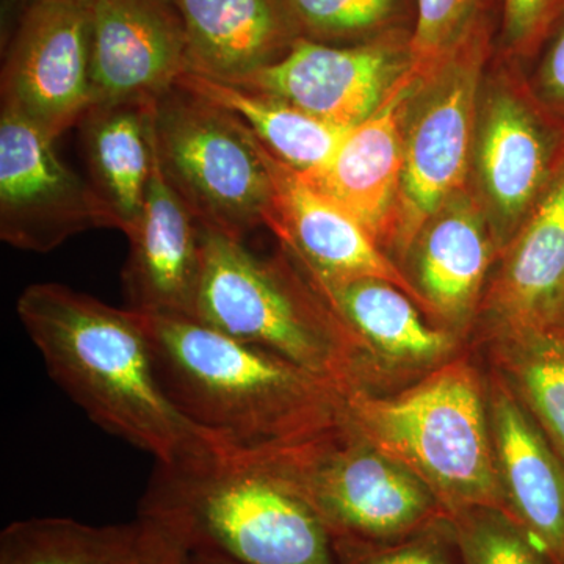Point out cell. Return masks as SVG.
Wrapping results in <instances>:
<instances>
[{"mask_svg": "<svg viewBox=\"0 0 564 564\" xmlns=\"http://www.w3.org/2000/svg\"><path fill=\"white\" fill-rule=\"evenodd\" d=\"M17 313L52 380L104 432L154 456L155 464L217 444L163 392L143 314L55 282L24 289Z\"/></svg>", "mask_w": 564, "mask_h": 564, "instance_id": "6da1fadb", "label": "cell"}, {"mask_svg": "<svg viewBox=\"0 0 564 564\" xmlns=\"http://www.w3.org/2000/svg\"><path fill=\"white\" fill-rule=\"evenodd\" d=\"M165 395L193 429L234 452L284 447L343 419L337 386L196 318L143 314Z\"/></svg>", "mask_w": 564, "mask_h": 564, "instance_id": "7a4b0ae2", "label": "cell"}, {"mask_svg": "<svg viewBox=\"0 0 564 564\" xmlns=\"http://www.w3.org/2000/svg\"><path fill=\"white\" fill-rule=\"evenodd\" d=\"M139 516L243 564H336L332 533L284 478L218 444L155 464Z\"/></svg>", "mask_w": 564, "mask_h": 564, "instance_id": "3957f363", "label": "cell"}, {"mask_svg": "<svg viewBox=\"0 0 564 564\" xmlns=\"http://www.w3.org/2000/svg\"><path fill=\"white\" fill-rule=\"evenodd\" d=\"M343 395L345 422L417 475L447 516L480 507L505 511L486 389L473 366L444 364L393 397L364 386Z\"/></svg>", "mask_w": 564, "mask_h": 564, "instance_id": "277c9868", "label": "cell"}, {"mask_svg": "<svg viewBox=\"0 0 564 564\" xmlns=\"http://www.w3.org/2000/svg\"><path fill=\"white\" fill-rule=\"evenodd\" d=\"M202 229L196 321L273 352L343 392L362 386V345L288 252L261 258L243 242Z\"/></svg>", "mask_w": 564, "mask_h": 564, "instance_id": "5b68a950", "label": "cell"}, {"mask_svg": "<svg viewBox=\"0 0 564 564\" xmlns=\"http://www.w3.org/2000/svg\"><path fill=\"white\" fill-rule=\"evenodd\" d=\"M247 455L310 503L334 543H393L448 518L417 475L364 440L344 415L299 443Z\"/></svg>", "mask_w": 564, "mask_h": 564, "instance_id": "8992f818", "label": "cell"}, {"mask_svg": "<svg viewBox=\"0 0 564 564\" xmlns=\"http://www.w3.org/2000/svg\"><path fill=\"white\" fill-rule=\"evenodd\" d=\"M152 128L163 176L202 228L243 242L267 225L272 181L239 118L173 87L155 99Z\"/></svg>", "mask_w": 564, "mask_h": 564, "instance_id": "52a82bcc", "label": "cell"}, {"mask_svg": "<svg viewBox=\"0 0 564 564\" xmlns=\"http://www.w3.org/2000/svg\"><path fill=\"white\" fill-rule=\"evenodd\" d=\"M492 50L494 28L485 29L415 74L403 115V176L391 248L399 265L422 226L469 187L478 104Z\"/></svg>", "mask_w": 564, "mask_h": 564, "instance_id": "ba28073f", "label": "cell"}, {"mask_svg": "<svg viewBox=\"0 0 564 564\" xmlns=\"http://www.w3.org/2000/svg\"><path fill=\"white\" fill-rule=\"evenodd\" d=\"M554 143L510 69L485 77L469 187L491 228L499 258L540 202L556 166Z\"/></svg>", "mask_w": 564, "mask_h": 564, "instance_id": "9c48e42d", "label": "cell"}, {"mask_svg": "<svg viewBox=\"0 0 564 564\" xmlns=\"http://www.w3.org/2000/svg\"><path fill=\"white\" fill-rule=\"evenodd\" d=\"M90 6L44 0L22 7L2 68V110L57 141L93 106Z\"/></svg>", "mask_w": 564, "mask_h": 564, "instance_id": "30bf717a", "label": "cell"}, {"mask_svg": "<svg viewBox=\"0 0 564 564\" xmlns=\"http://www.w3.org/2000/svg\"><path fill=\"white\" fill-rule=\"evenodd\" d=\"M118 229L90 182L58 159L54 141L10 111L0 113V239L50 252L76 234Z\"/></svg>", "mask_w": 564, "mask_h": 564, "instance_id": "8fae6325", "label": "cell"}, {"mask_svg": "<svg viewBox=\"0 0 564 564\" xmlns=\"http://www.w3.org/2000/svg\"><path fill=\"white\" fill-rule=\"evenodd\" d=\"M410 36L400 32L347 46L300 39L281 61L236 85L276 96L337 128H356L411 69Z\"/></svg>", "mask_w": 564, "mask_h": 564, "instance_id": "7c38bea8", "label": "cell"}, {"mask_svg": "<svg viewBox=\"0 0 564 564\" xmlns=\"http://www.w3.org/2000/svg\"><path fill=\"white\" fill-rule=\"evenodd\" d=\"M252 140L272 181V207L265 226L307 278H380L399 285L423 310L413 282L361 223L311 187L254 135Z\"/></svg>", "mask_w": 564, "mask_h": 564, "instance_id": "4fadbf2b", "label": "cell"}, {"mask_svg": "<svg viewBox=\"0 0 564 564\" xmlns=\"http://www.w3.org/2000/svg\"><path fill=\"white\" fill-rule=\"evenodd\" d=\"M88 9L93 106L155 101L191 69L172 0H91Z\"/></svg>", "mask_w": 564, "mask_h": 564, "instance_id": "5bb4252c", "label": "cell"}, {"mask_svg": "<svg viewBox=\"0 0 564 564\" xmlns=\"http://www.w3.org/2000/svg\"><path fill=\"white\" fill-rule=\"evenodd\" d=\"M505 513L551 564H564V463L503 377L486 386Z\"/></svg>", "mask_w": 564, "mask_h": 564, "instance_id": "9a60e30c", "label": "cell"}, {"mask_svg": "<svg viewBox=\"0 0 564 564\" xmlns=\"http://www.w3.org/2000/svg\"><path fill=\"white\" fill-rule=\"evenodd\" d=\"M415 79L414 70H408L380 109L347 132L325 166L299 173L361 223L388 254L402 188L404 107Z\"/></svg>", "mask_w": 564, "mask_h": 564, "instance_id": "2e32d148", "label": "cell"}, {"mask_svg": "<svg viewBox=\"0 0 564 564\" xmlns=\"http://www.w3.org/2000/svg\"><path fill=\"white\" fill-rule=\"evenodd\" d=\"M499 258L484 209L470 187L456 193L422 226L400 267L423 311L448 332L466 328L484 303L489 267Z\"/></svg>", "mask_w": 564, "mask_h": 564, "instance_id": "e0dca14e", "label": "cell"}, {"mask_svg": "<svg viewBox=\"0 0 564 564\" xmlns=\"http://www.w3.org/2000/svg\"><path fill=\"white\" fill-rule=\"evenodd\" d=\"M202 225L163 176L155 154L147 202L129 239L122 285L129 310L196 318L203 280Z\"/></svg>", "mask_w": 564, "mask_h": 564, "instance_id": "ac0fdd59", "label": "cell"}, {"mask_svg": "<svg viewBox=\"0 0 564 564\" xmlns=\"http://www.w3.org/2000/svg\"><path fill=\"white\" fill-rule=\"evenodd\" d=\"M489 285L494 328L556 326L564 310V158Z\"/></svg>", "mask_w": 564, "mask_h": 564, "instance_id": "d6986e66", "label": "cell"}, {"mask_svg": "<svg viewBox=\"0 0 564 564\" xmlns=\"http://www.w3.org/2000/svg\"><path fill=\"white\" fill-rule=\"evenodd\" d=\"M187 36L188 66L229 84L281 61L303 39L288 0H172Z\"/></svg>", "mask_w": 564, "mask_h": 564, "instance_id": "ffe728a7", "label": "cell"}, {"mask_svg": "<svg viewBox=\"0 0 564 564\" xmlns=\"http://www.w3.org/2000/svg\"><path fill=\"white\" fill-rule=\"evenodd\" d=\"M307 281L355 334L364 351L386 362L410 369L429 367L454 351L455 334L423 321L421 306L392 282L380 278Z\"/></svg>", "mask_w": 564, "mask_h": 564, "instance_id": "44dd1931", "label": "cell"}, {"mask_svg": "<svg viewBox=\"0 0 564 564\" xmlns=\"http://www.w3.org/2000/svg\"><path fill=\"white\" fill-rule=\"evenodd\" d=\"M154 102L95 104L79 122L88 182L126 237L140 220L154 170Z\"/></svg>", "mask_w": 564, "mask_h": 564, "instance_id": "7402d4cb", "label": "cell"}, {"mask_svg": "<svg viewBox=\"0 0 564 564\" xmlns=\"http://www.w3.org/2000/svg\"><path fill=\"white\" fill-rule=\"evenodd\" d=\"M165 540V530L141 516L117 525L25 519L0 534V564H152Z\"/></svg>", "mask_w": 564, "mask_h": 564, "instance_id": "603a6c76", "label": "cell"}, {"mask_svg": "<svg viewBox=\"0 0 564 564\" xmlns=\"http://www.w3.org/2000/svg\"><path fill=\"white\" fill-rule=\"evenodd\" d=\"M176 87L239 118L274 158L296 173H311L325 166L350 131L317 120L276 96L192 70L182 74Z\"/></svg>", "mask_w": 564, "mask_h": 564, "instance_id": "cb8c5ba5", "label": "cell"}, {"mask_svg": "<svg viewBox=\"0 0 564 564\" xmlns=\"http://www.w3.org/2000/svg\"><path fill=\"white\" fill-rule=\"evenodd\" d=\"M507 381L564 463V332L560 326L499 328Z\"/></svg>", "mask_w": 564, "mask_h": 564, "instance_id": "d4e9b609", "label": "cell"}, {"mask_svg": "<svg viewBox=\"0 0 564 564\" xmlns=\"http://www.w3.org/2000/svg\"><path fill=\"white\" fill-rule=\"evenodd\" d=\"M303 39L318 43H367L411 32L406 28L414 3L410 0H288Z\"/></svg>", "mask_w": 564, "mask_h": 564, "instance_id": "484cf974", "label": "cell"}, {"mask_svg": "<svg viewBox=\"0 0 564 564\" xmlns=\"http://www.w3.org/2000/svg\"><path fill=\"white\" fill-rule=\"evenodd\" d=\"M496 0H414L411 69L425 73L478 32L494 28Z\"/></svg>", "mask_w": 564, "mask_h": 564, "instance_id": "4316f807", "label": "cell"}, {"mask_svg": "<svg viewBox=\"0 0 564 564\" xmlns=\"http://www.w3.org/2000/svg\"><path fill=\"white\" fill-rule=\"evenodd\" d=\"M463 564H551L510 514L469 508L448 516Z\"/></svg>", "mask_w": 564, "mask_h": 564, "instance_id": "83f0119b", "label": "cell"}, {"mask_svg": "<svg viewBox=\"0 0 564 564\" xmlns=\"http://www.w3.org/2000/svg\"><path fill=\"white\" fill-rule=\"evenodd\" d=\"M336 564H463L451 519L386 544L334 543Z\"/></svg>", "mask_w": 564, "mask_h": 564, "instance_id": "f1b7e54d", "label": "cell"}, {"mask_svg": "<svg viewBox=\"0 0 564 564\" xmlns=\"http://www.w3.org/2000/svg\"><path fill=\"white\" fill-rule=\"evenodd\" d=\"M499 46L505 57L532 54L564 13V0H500Z\"/></svg>", "mask_w": 564, "mask_h": 564, "instance_id": "f546056e", "label": "cell"}, {"mask_svg": "<svg viewBox=\"0 0 564 564\" xmlns=\"http://www.w3.org/2000/svg\"><path fill=\"white\" fill-rule=\"evenodd\" d=\"M554 29V36L549 41L547 50L538 68L536 84L541 98L549 106L564 109V13Z\"/></svg>", "mask_w": 564, "mask_h": 564, "instance_id": "4dcf8cb0", "label": "cell"}, {"mask_svg": "<svg viewBox=\"0 0 564 564\" xmlns=\"http://www.w3.org/2000/svg\"><path fill=\"white\" fill-rule=\"evenodd\" d=\"M165 533V544H163L162 551L159 552L158 558L152 564H188L191 549L182 543L180 538L174 536L173 533L166 532V530Z\"/></svg>", "mask_w": 564, "mask_h": 564, "instance_id": "1f68e13d", "label": "cell"}, {"mask_svg": "<svg viewBox=\"0 0 564 564\" xmlns=\"http://www.w3.org/2000/svg\"><path fill=\"white\" fill-rule=\"evenodd\" d=\"M188 564H243L229 556L209 551V549H193L188 554Z\"/></svg>", "mask_w": 564, "mask_h": 564, "instance_id": "d6a6232c", "label": "cell"}, {"mask_svg": "<svg viewBox=\"0 0 564 564\" xmlns=\"http://www.w3.org/2000/svg\"><path fill=\"white\" fill-rule=\"evenodd\" d=\"M36 2H44V0H21L22 7L31 6V3ZM68 2L85 3V6H90L91 0H68Z\"/></svg>", "mask_w": 564, "mask_h": 564, "instance_id": "836d02e7", "label": "cell"}, {"mask_svg": "<svg viewBox=\"0 0 564 564\" xmlns=\"http://www.w3.org/2000/svg\"><path fill=\"white\" fill-rule=\"evenodd\" d=\"M556 326H560V328H562L564 332V310H563L562 318H560L558 325H556Z\"/></svg>", "mask_w": 564, "mask_h": 564, "instance_id": "e575fe53", "label": "cell"}]
</instances>
